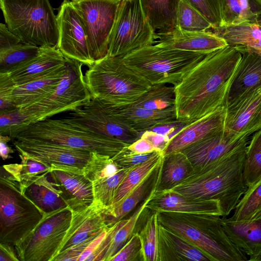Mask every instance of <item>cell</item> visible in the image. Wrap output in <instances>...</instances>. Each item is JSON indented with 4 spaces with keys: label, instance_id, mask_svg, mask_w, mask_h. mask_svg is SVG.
<instances>
[{
    "label": "cell",
    "instance_id": "cell-1",
    "mask_svg": "<svg viewBox=\"0 0 261 261\" xmlns=\"http://www.w3.org/2000/svg\"><path fill=\"white\" fill-rule=\"evenodd\" d=\"M242 54L227 45L208 54L174 86L177 119L192 122L225 107Z\"/></svg>",
    "mask_w": 261,
    "mask_h": 261
},
{
    "label": "cell",
    "instance_id": "cell-2",
    "mask_svg": "<svg viewBox=\"0 0 261 261\" xmlns=\"http://www.w3.org/2000/svg\"><path fill=\"white\" fill-rule=\"evenodd\" d=\"M248 144L215 163L194 169L189 176L169 190L193 199L217 200L223 216H228L248 188L243 175Z\"/></svg>",
    "mask_w": 261,
    "mask_h": 261
},
{
    "label": "cell",
    "instance_id": "cell-3",
    "mask_svg": "<svg viewBox=\"0 0 261 261\" xmlns=\"http://www.w3.org/2000/svg\"><path fill=\"white\" fill-rule=\"evenodd\" d=\"M158 222L184 237L215 261H246V255L229 239L221 216L171 212H158Z\"/></svg>",
    "mask_w": 261,
    "mask_h": 261
},
{
    "label": "cell",
    "instance_id": "cell-4",
    "mask_svg": "<svg viewBox=\"0 0 261 261\" xmlns=\"http://www.w3.org/2000/svg\"><path fill=\"white\" fill-rule=\"evenodd\" d=\"M84 76L91 97L114 106L133 103L152 85L120 57L107 56L95 61Z\"/></svg>",
    "mask_w": 261,
    "mask_h": 261
},
{
    "label": "cell",
    "instance_id": "cell-5",
    "mask_svg": "<svg viewBox=\"0 0 261 261\" xmlns=\"http://www.w3.org/2000/svg\"><path fill=\"white\" fill-rule=\"evenodd\" d=\"M9 30L22 43L58 47L57 15L49 0H0Z\"/></svg>",
    "mask_w": 261,
    "mask_h": 261
},
{
    "label": "cell",
    "instance_id": "cell-6",
    "mask_svg": "<svg viewBox=\"0 0 261 261\" xmlns=\"http://www.w3.org/2000/svg\"><path fill=\"white\" fill-rule=\"evenodd\" d=\"M207 54L154 44L134 50L121 58L127 67L152 85L170 84L174 86Z\"/></svg>",
    "mask_w": 261,
    "mask_h": 261
},
{
    "label": "cell",
    "instance_id": "cell-7",
    "mask_svg": "<svg viewBox=\"0 0 261 261\" xmlns=\"http://www.w3.org/2000/svg\"><path fill=\"white\" fill-rule=\"evenodd\" d=\"M14 139L49 142L111 158L130 145L91 129L66 123L61 118H48L30 124Z\"/></svg>",
    "mask_w": 261,
    "mask_h": 261
},
{
    "label": "cell",
    "instance_id": "cell-8",
    "mask_svg": "<svg viewBox=\"0 0 261 261\" xmlns=\"http://www.w3.org/2000/svg\"><path fill=\"white\" fill-rule=\"evenodd\" d=\"M45 214L21 193L19 182L2 166L0 243L18 245L35 230Z\"/></svg>",
    "mask_w": 261,
    "mask_h": 261
},
{
    "label": "cell",
    "instance_id": "cell-9",
    "mask_svg": "<svg viewBox=\"0 0 261 261\" xmlns=\"http://www.w3.org/2000/svg\"><path fill=\"white\" fill-rule=\"evenodd\" d=\"M81 62L66 58L64 76L49 95L36 102L20 108L30 124L55 115L71 111L82 106L92 98Z\"/></svg>",
    "mask_w": 261,
    "mask_h": 261
},
{
    "label": "cell",
    "instance_id": "cell-10",
    "mask_svg": "<svg viewBox=\"0 0 261 261\" xmlns=\"http://www.w3.org/2000/svg\"><path fill=\"white\" fill-rule=\"evenodd\" d=\"M155 34L144 15L140 0H122L110 36L107 56L122 57L154 44Z\"/></svg>",
    "mask_w": 261,
    "mask_h": 261
},
{
    "label": "cell",
    "instance_id": "cell-11",
    "mask_svg": "<svg viewBox=\"0 0 261 261\" xmlns=\"http://www.w3.org/2000/svg\"><path fill=\"white\" fill-rule=\"evenodd\" d=\"M72 216L68 207L45 214L35 230L14 246L19 260L53 261L59 253Z\"/></svg>",
    "mask_w": 261,
    "mask_h": 261
},
{
    "label": "cell",
    "instance_id": "cell-12",
    "mask_svg": "<svg viewBox=\"0 0 261 261\" xmlns=\"http://www.w3.org/2000/svg\"><path fill=\"white\" fill-rule=\"evenodd\" d=\"M84 27L94 62L108 55L110 36L122 0H70Z\"/></svg>",
    "mask_w": 261,
    "mask_h": 261
},
{
    "label": "cell",
    "instance_id": "cell-13",
    "mask_svg": "<svg viewBox=\"0 0 261 261\" xmlns=\"http://www.w3.org/2000/svg\"><path fill=\"white\" fill-rule=\"evenodd\" d=\"M63 121L87 128L131 144L142 136L109 103L92 98L85 105L60 118Z\"/></svg>",
    "mask_w": 261,
    "mask_h": 261
},
{
    "label": "cell",
    "instance_id": "cell-14",
    "mask_svg": "<svg viewBox=\"0 0 261 261\" xmlns=\"http://www.w3.org/2000/svg\"><path fill=\"white\" fill-rule=\"evenodd\" d=\"M12 141L19 153L50 165L52 170L61 169L84 173V169L93 155V152L88 151L49 142L17 139Z\"/></svg>",
    "mask_w": 261,
    "mask_h": 261
},
{
    "label": "cell",
    "instance_id": "cell-15",
    "mask_svg": "<svg viewBox=\"0 0 261 261\" xmlns=\"http://www.w3.org/2000/svg\"><path fill=\"white\" fill-rule=\"evenodd\" d=\"M58 48L67 58L78 61L88 67L92 59L87 36L79 15L70 1L64 0L58 9Z\"/></svg>",
    "mask_w": 261,
    "mask_h": 261
},
{
    "label": "cell",
    "instance_id": "cell-16",
    "mask_svg": "<svg viewBox=\"0 0 261 261\" xmlns=\"http://www.w3.org/2000/svg\"><path fill=\"white\" fill-rule=\"evenodd\" d=\"M225 109V130L250 136L261 129V85L245 92Z\"/></svg>",
    "mask_w": 261,
    "mask_h": 261
},
{
    "label": "cell",
    "instance_id": "cell-17",
    "mask_svg": "<svg viewBox=\"0 0 261 261\" xmlns=\"http://www.w3.org/2000/svg\"><path fill=\"white\" fill-rule=\"evenodd\" d=\"M250 136H240L224 128L182 150L194 169L203 167L249 143Z\"/></svg>",
    "mask_w": 261,
    "mask_h": 261
},
{
    "label": "cell",
    "instance_id": "cell-18",
    "mask_svg": "<svg viewBox=\"0 0 261 261\" xmlns=\"http://www.w3.org/2000/svg\"><path fill=\"white\" fill-rule=\"evenodd\" d=\"M49 175L72 213L81 211L93 202V184L84 173L56 169Z\"/></svg>",
    "mask_w": 261,
    "mask_h": 261
},
{
    "label": "cell",
    "instance_id": "cell-19",
    "mask_svg": "<svg viewBox=\"0 0 261 261\" xmlns=\"http://www.w3.org/2000/svg\"><path fill=\"white\" fill-rule=\"evenodd\" d=\"M106 207L94 201L85 209L72 213L70 226L59 253L77 245L109 227L105 214Z\"/></svg>",
    "mask_w": 261,
    "mask_h": 261
},
{
    "label": "cell",
    "instance_id": "cell-20",
    "mask_svg": "<svg viewBox=\"0 0 261 261\" xmlns=\"http://www.w3.org/2000/svg\"><path fill=\"white\" fill-rule=\"evenodd\" d=\"M146 207L154 212H171L223 216L219 201L217 200L193 199L170 190L158 191L156 189Z\"/></svg>",
    "mask_w": 261,
    "mask_h": 261
},
{
    "label": "cell",
    "instance_id": "cell-21",
    "mask_svg": "<svg viewBox=\"0 0 261 261\" xmlns=\"http://www.w3.org/2000/svg\"><path fill=\"white\" fill-rule=\"evenodd\" d=\"M156 187V185L129 219H122L108 229L105 238L86 261H110L132 236L137 223L155 191Z\"/></svg>",
    "mask_w": 261,
    "mask_h": 261
},
{
    "label": "cell",
    "instance_id": "cell-22",
    "mask_svg": "<svg viewBox=\"0 0 261 261\" xmlns=\"http://www.w3.org/2000/svg\"><path fill=\"white\" fill-rule=\"evenodd\" d=\"M155 44L175 49L208 54L227 46L225 40L209 31L188 32L174 28L155 33Z\"/></svg>",
    "mask_w": 261,
    "mask_h": 261
},
{
    "label": "cell",
    "instance_id": "cell-23",
    "mask_svg": "<svg viewBox=\"0 0 261 261\" xmlns=\"http://www.w3.org/2000/svg\"><path fill=\"white\" fill-rule=\"evenodd\" d=\"M225 107L183 127L169 141L163 155L180 151L190 145L224 128Z\"/></svg>",
    "mask_w": 261,
    "mask_h": 261
},
{
    "label": "cell",
    "instance_id": "cell-24",
    "mask_svg": "<svg viewBox=\"0 0 261 261\" xmlns=\"http://www.w3.org/2000/svg\"><path fill=\"white\" fill-rule=\"evenodd\" d=\"M215 261L184 237L159 223L158 261Z\"/></svg>",
    "mask_w": 261,
    "mask_h": 261
},
{
    "label": "cell",
    "instance_id": "cell-25",
    "mask_svg": "<svg viewBox=\"0 0 261 261\" xmlns=\"http://www.w3.org/2000/svg\"><path fill=\"white\" fill-rule=\"evenodd\" d=\"M226 217H221V223L232 243L249 260L261 261V218L234 221Z\"/></svg>",
    "mask_w": 261,
    "mask_h": 261
},
{
    "label": "cell",
    "instance_id": "cell-26",
    "mask_svg": "<svg viewBox=\"0 0 261 261\" xmlns=\"http://www.w3.org/2000/svg\"><path fill=\"white\" fill-rule=\"evenodd\" d=\"M242 57L233 75L225 106L246 91L261 85V54L236 45Z\"/></svg>",
    "mask_w": 261,
    "mask_h": 261
},
{
    "label": "cell",
    "instance_id": "cell-27",
    "mask_svg": "<svg viewBox=\"0 0 261 261\" xmlns=\"http://www.w3.org/2000/svg\"><path fill=\"white\" fill-rule=\"evenodd\" d=\"M66 63V58L58 47H40L39 53L33 58L6 73L15 85L24 84Z\"/></svg>",
    "mask_w": 261,
    "mask_h": 261
},
{
    "label": "cell",
    "instance_id": "cell-28",
    "mask_svg": "<svg viewBox=\"0 0 261 261\" xmlns=\"http://www.w3.org/2000/svg\"><path fill=\"white\" fill-rule=\"evenodd\" d=\"M66 63L24 84L14 85L13 98L16 108H22L49 95L63 79Z\"/></svg>",
    "mask_w": 261,
    "mask_h": 261
},
{
    "label": "cell",
    "instance_id": "cell-29",
    "mask_svg": "<svg viewBox=\"0 0 261 261\" xmlns=\"http://www.w3.org/2000/svg\"><path fill=\"white\" fill-rule=\"evenodd\" d=\"M49 177V173L41 174L19 182L21 193L45 214L68 207L61 191Z\"/></svg>",
    "mask_w": 261,
    "mask_h": 261
},
{
    "label": "cell",
    "instance_id": "cell-30",
    "mask_svg": "<svg viewBox=\"0 0 261 261\" xmlns=\"http://www.w3.org/2000/svg\"><path fill=\"white\" fill-rule=\"evenodd\" d=\"M112 106L134 129L142 134L158 125L177 119L175 105L162 110L130 105Z\"/></svg>",
    "mask_w": 261,
    "mask_h": 261
},
{
    "label": "cell",
    "instance_id": "cell-31",
    "mask_svg": "<svg viewBox=\"0 0 261 261\" xmlns=\"http://www.w3.org/2000/svg\"><path fill=\"white\" fill-rule=\"evenodd\" d=\"M161 164L149 174L122 200L106 208L105 214L109 227L122 220L140 202L145 199L146 196L149 195L152 189L156 185Z\"/></svg>",
    "mask_w": 261,
    "mask_h": 261
},
{
    "label": "cell",
    "instance_id": "cell-32",
    "mask_svg": "<svg viewBox=\"0 0 261 261\" xmlns=\"http://www.w3.org/2000/svg\"><path fill=\"white\" fill-rule=\"evenodd\" d=\"M181 0H140L142 10L155 33H166L176 28V16Z\"/></svg>",
    "mask_w": 261,
    "mask_h": 261
},
{
    "label": "cell",
    "instance_id": "cell-33",
    "mask_svg": "<svg viewBox=\"0 0 261 261\" xmlns=\"http://www.w3.org/2000/svg\"><path fill=\"white\" fill-rule=\"evenodd\" d=\"M207 31L224 39L228 45H243L261 54V25L244 22L212 27Z\"/></svg>",
    "mask_w": 261,
    "mask_h": 261
},
{
    "label": "cell",
    "instance_id": "cell-34",
    "mask_svg": "<svg viewBox=\"0 0 261 261\" xmlns=\"http://www.w3.org/2000/svg\"><path fill=\"white\" fill-rule=\"evenodd\" d=\"M194 170L191 162L181 151L164 155L161 164L156 190L172 189L189 176Z\"/></svg>",
    "mask_w": 261,
    "mask_h": 261
},
{
    "label": "cell",
    "instance_id": "cell-35",
    "mask_svg": "<svg viewBox=\"0 0 261 261\" xmlns=\"http://www.w3.org/2000/svg\"><path fill=\"white\" fill-rule=\"evenodd\" d=\"M222 25L250 22L261 25V0H221Z\"/></svg>",
    "mask_w": 261,
    "mask_h": 261
},
{
    "label": "cell",
    "instance_id": "cell-36",
    "mask_svg": "<svg viewBox=\"0 0 261 261\" xmlns=\"http://www.w3.org/2000/svg\"><path fill=\"white\" fill-rule=\"evenodd\" d=\"M163 157L162 151H156L154 154L146 162L132 167L119 185L112 205L122 200L149 174L159 166Z\"/></svg>",
    "mask_w": 261,
    "mask_h": 261
},
{
    "label": "cell",
    "instance_id": "cell-37",
    "mask_svg": "<svg viewBox=\"0 0 261 261\" xmlns=\"http://www.w3.org/2000/svg\"><path fill=\"white\" fill-rule=\"evenodd\" d=\"M175 105L174 86L166 84H153L133 103L128 105L143 108L162 110Z\"/></svg>",
    "mask_w": 261,
    "mask_h": 261
},
{
    "label": "cell",
    "instance_id": "cell-38",
    "mask_svg": "<svg viewBox=\"0 0 261 261\" xmlns=\"http://www.w3.org/2000/svg\"><path fill=\"white\" fill-rule=\"evenodd\" d=\"M243 175L248 187L261 177V129L253 133L247 146Z\"/></svg>",
    "mask_w": 261,
    "mask_h": 261
},
{
    "label": "cell",
    "instance_id": "cell-39",
    "mask_svg": "<svg viewBox=\"0 0 261 261\" xmlns=\"http://www.w3.org/2000/svg\"><path fill=\"white\" fill-rule=\"evenodd\" d=\"M260 209L261 177L248 187L229 219L234 221L251 220Z\"/></svg>",
    "mask_w": 261,
    "mask_h": 261
},
{
    "label": "cell",
    "instance_id": "cell-40",
    "mask_svg": "<svg viewBox=\"0 0 261 261\" xmlns=\"http://www.w3.org/2000/svg\"><path fill=\"white\" fill-rule=\"evenodd\" d=\"M20 164L3 165L4 169L19 183L31 180L37 175L49 173L51 166L36 160L27 155L19 153Z\"/></svg>",
    "mask_w": 261,
    "mask_h": 261
},
{
    "label": "cell",
    "instance_id": "cell-41",
    "mask_svg": "<svg viewBox=\"0 0 261 261\" xmlns=\"http://www.w3.org/2000/svg\"><path fill=\"white\" fill-rule=\"evenodd\" d=\"M212 27L210 22L185 0H181L176 16V28L188 32L206 31Z\"/></svg>",
    "mask_w": 261,
    "mask_h": 261
},
{
    "label": "cell",
    "instance_id": "cell-42",
    "mask_svg": "<svg viewBox=\"0 0 261 261\" xmlns=\"http://www.w3.org/2000/svg\"><path fill=\"white\" fill-rule=\"evenodd\" d=\"M130 168L121 169L114 175L92 182L94 200L106 208L111 206L119 185Z\"/></svg>",
    "mask_w": 261,
    "mask_h": 261
},
{
    "label": "cell",
    "instance_id": "cell-43",
    "mask_svg": "<svg viewBox=\"0 0 261 261\" xmlns=\"http://www.w3.org/2000/svg\"><path fill=\"white\" fill-rule=\"evenodd\" d=\"M40 47L20 43L5 50L0 51V73H6L35 57Z\"/></svg>",
    "mask_w": 261,
    "mask_h": 261
},
{
    "label": "cell",
    "instance_id": "cell-44",
    "mask_svg": "<svg viewBox=\"0 0 261 261\" xmlns=\"http://www.w3.org/2000/svg\"><path fill=\"white\" fill-rule=\"evenodd\" d=\"M158 212H152L139 232L142 244L144 261L158 260Z\"/></svg>",
    "mask_w": 261,
    "mask_h": 261
},
{
    "label": "cell",
    "instance_id": "cell-45",
    "mask_svg": "<svg viewBox=\"0 0 261 261\" xmlns=\"http://www.w3.org/2000/svg\"><path fill=\"white\" fill-rule=\"evenodd\" d=\"M121 169L109 156L93 152L92 159L84 169V174L93 182L114 175Z\"/></svg>",
    "mask_w": 261,
    "mask_h": 261
},
{
    "label": "cell",
    "instance_id": "cell-46",
    "mask_svg": "<svg viewBox=\"0 0 261 261\" xmlns=\"http://www.w3.org/2000/svg\"><path fill=\"white\" fill-rule=\"evenodd\" d=\"M29 124L27 116L19 108L0 111V135L8 136L13 140Z\"/></svg>",
    "mask_w": 261,
    "mask_h": 261
},
{
    "label": "cell",
    "instance_id": "cell-47",
    "mask_svg": "<svg viewBox=\"0 0 261 261\" xmlns=\"http://www.w3.org/2000/svg\"><path fill=\"white\" fill-rule=\"evenodd\" d=\"M185 1L198 10L210 22L212 27L221 26V0Z\"/></svg>",
    "mask_w": 261,
    "mask_h": 261
},
{
    "label": "cell",
    "instance_id": "cell-48",
    "mask_svg": "<svg viewBox=\"0 0 261 261\" xmlns=\"http://www.w3.org/2000/svg\"><path fill=\"white\" fill-rule=\"evenodd\" d=\"M110 261H144L142 244L139 232H134Z\"/></svg>",
    "mask_w": 261,
    "mask_h": 261
},
{
    "label": "cell",
    "instance_id": "cell-49",
    "mask_svg": "<svg viewBox=\"0 0 261 261\" xmlns=\"http://www.w3.org/2000/svg\"><path fill=\"white\" fill-rule=\"evenodd\" d=\"M156 151L158 150L145 153H137L132 151L126 147L112 159L121 168H129L146 162L152 156Z\"/></svg>",
    "mask_w": 261,
    "mask_h": 261
},
{
    "label": "cell",
    "instance_id": "cell-50",
    "mask_svg": "<svg viewBox=\"0 0 261 261\" xmlns=\"http://www.w3.org/2000/svg\"><path fill=\"white\" fill-rule=\"evenodd\" d=\"M14 85L6 74L0 73V111L16 107L13 98Z\"/></svg>",
    "mask_w": 261,
    "mask_h": 261
},
{
    "label": "cell",
    "instance_id": "cell-51",
    "mask_svg": "<svg viewBox=\"0 0 261 261\" xmlns=\"http://www.w3.org/2000/svg\"><path fill=\"white\" fill-rule=\"evenodd\" d=\"M99 234L93 236L70 248L59 253L53 261H77L88 245Z\"/></svg>",
    "mask_w": 261,
    "mask_h": 261
},
{
    "label": "cell",
    "instance_id": "cell-52",
    "mask_svg": "<svg viewBox=\"0 0 261 261\" xmlns=\"http://www.w3.org/2000/svg\"><path fill=\"white\" fill-rule=\"evenodd\" d=\"M21 42L19 38L12 33L6 24H0V51L9 49Z\"/></svg>",
    "mask_w": 261,
    "mask_h": 261
},
{
    "label": "cell",
    "instance_id": "cell-53",
    "mask_svg": "<svg viewBox=\"0 0 261 261\" xmlns=\"http://www.w3.org/2000/svg\"><path fill=\"white\" fill-rule=\"evenodd\" d=\"M141 137L150 142L156 150L161 151L162 152L170 141L168 136L159 134L151 130H146L143 132Z\"/></svg>",
    "mask_w": 261,
    "mask_h": 261
},
{
    "label": "cell",
    "instance_id": "cell-54",
    "mask_svg": "<svg viewBox=\"0 0 261 261\" xmlns=\"http://www.w3.org/2000/svg\"><path fill=\"white\" fill-rule=\"evenodd\" d=\"M127 148L132 151L137 153H145L157 150L150 142L141 137L130 144Z\"/></svg>",
    "mask_w": 261,
    "mask_h": 261
},
{
    "label": "cell",
    "instance_id": "cell-55",
    "mask_svg": "<svg viewBox=\"0 0 261 261\" xmlns=\"http://www.w3.org/2000/svg\"><path fill=\"white\" fill-rule=\"evenodd\" d=\"M0 261H20L13 245L0 243Z\"/></svg>",
    "mask_w": 261,
    "mask_h": 261
},
{
    "label": "cell",
    "instance_id": "cell-56",
    "mask_svg": "<svg viewBox=\"0 0 261 261\" xmlns=\"http://www.w3.org/2000/svg\"><path fill=\"white\" fill-rule=\"evenodd\" d=\"M107 230H104L101 232L88 245L79 257L77 261H86V259L96 249L102 240L103 239L106 234Z\"/></svg>",
    "mask_w": 261,
    "mask_h": 261
},
{
    "label": "cell",
    "instance_id": "cell-57",
    "mask_svg": "<svg viewBox=\"0 0 261 261\" xmlns=\"http://www.w3.org/2000/svg\"><path fill=\"white\" fill-rule=\"evenodd\" d=\"M12 140L8 136L0 135V154L3 160L9 159L12 156L10 154L14 153V150L8 144V143Z\"/></svg>",
    "mask_w": 261,
    "mask_h": 261
},
{
    "label": "cell",
    "instance_id": "cell-58",
    "mask_svg": "<svg viewBox=\"0 0 261 261\" xmlns=\"http://www.w3.org/2000/svg\"><path fill=\"white\" fill-rule=\"evenodd\" d=\"M261 218V209L256 213V214L252 218V219H259Z\"/></svg>",
    "mask_w": 261,
    "mask_h": 261
}]
</instances>
